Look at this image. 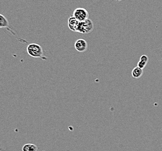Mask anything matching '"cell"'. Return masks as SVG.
<instances>
[{"instance_id": "cell-1", "label": "cell", "mask_w": 162, "mask_h": 151, "mask_svg": "<svg viewBox=\"0 0 162 151\" xmlns=\"http://www.w3.org/2000/svg\"><path fill=\"white\" fill-rule=\"evenodd\" d=\"M27 53L29 55L35 58H40L44 61L47 60V57L44 55L43 49L41 45L36 43H31L27 47Z\"/></svg>"}, {"instance_id": "cell-2", "label": "cell", "mask_w": 162, "mask_h": 151, "mask_svg": "<svg viewBox=\"0 0 162 151\" xmlns=\"http://www.w3.org/2000/svg\"><path fill=\"white\" fill-rule=\"evenodd\" d=\"M94 29V24L91 19L87 20L79 23L77 32L82 34H89Z\"/></svg>"}, {"instance_id": "cell-3", "label": "cell", "mask_w": 162, "mask_h": 151, "mask_svg": "<svg viewBox=\"0 0 162 151\" xmlns=\"http://www.w3.org/2000/svg\"><path fill=\"white\" fill-rule=\"evenodd\" d=\"M0 27L1 28H5L7 29V30L9 31H10L12 34L15 36V37L17 38V39L21 43H27V41L26 40H25L23 39H21L19 37L17 36V35L15 34V33L14 32V29L10 26L9 23L8 21L7 20V19L5 17V16L1 14L0 15Z\"/></svg>"}, {"instance_id": "cell-4", "label": "cell", "mask_w": 162, "mask_h": 151, "mask_svg": "<svg viewBox=\"0 0 162 151\" xmlns=\"http://www.w3.org/2000/svg\"><path fill=\"white\" fill-rule=\"evenodd\" d=\"M73 16L79 22H81L89 19V13L84 8H77L74 11Z\"/></svg>"}, {"instance_id": "cell-5", "label": "cell", "mask_w": 162, "mask_h": 151, "mask_svg": "<svg viewBox=\"0 0 162 151\" xmlns=\"http://www.w3.org/2000/svg\"><path fill=\"white\" fill-rule=\"evenodd\" d=\"M75 48L79 53H84L88 48V43L84 39H78L75 43Z\"/></svg>"}, {"instance_id": "cell-6", "label": "cell", "mask_w": 162, "mask_h": 151, "mask_svg": "<svg viewBox=\"0 0 162 151\" xmlns=\"http://www.w3.org/2000/svg\"><path fill=\"white\" fill-rule=\"evenodd\" d=\"M80 22H79L74 16H71L68 20V28L72 31L77 32Z\"/></svg>"}, {"instance_id": "cell-7", "label": "cell", "mask_w": 162, "mask_h": 151, "mask_svg": "<svg viewBox=\"0 0 162 151\" xmlns=\"http://www.w3.org/2000/svg\"><path fill=\"white\" fill-rule=\"evenodd\" d=\"M149 61V58L148 57V56L145 55H143L140 57V59L139 61V62H138V67L140 68L141 69H143L145 68V66H147L148 62Z\"/></svg>"}, {"instance_id": "cell-8", "label": "cell", "mask_w": 162, "mask_h": 151, "mask_svg": "<svg viewBox=\"0 0 162 151\" xmlns=\"http://www.w3.org/2000/svg\"><path fill=\"white\" fill-rule=\"evenodd\" d=\"M143 69H141L139 67H135L134 68L132 71L131 75L133 77V78H140L142 75H143Z\"/></svg>"}, {"instance_id": "cell-9", "label": "cell", "mask_w": 162, "mask_h": 151, "mask_svg": "<svg viewBox=\"0 0 162 151\" xmlns=\"http://www.w3.org/2000/svg\"><path fill=\"white\" fill-rule=\"evenodd\" d=\"M38 148L36 145L31 144H27L25 145L22 148L23 151H37Z\"/></svg>"}, {"instance_id": "cell-10", "label": "cell", "mask_w": 162, "mask_h": 151, "mask_svg": "<svg viewBox=\"0 0 162 151\" xmlns=\"http://www.w3.org/2000/svg\"><path fill=\"white\" fill-rule=\"evenodd\" d=\"M117 1H123V0H116Z\"/></svg>"}]
</instances>
